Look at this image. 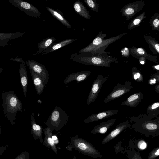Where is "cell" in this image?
<instances>
[{
  "label": "cell",
  "mask_w": 159,
  "mask_h": 159,
  "mask_svg": "<svg viewBox=\"0 0 159 159\" xmlns=\"http://www.w3.org/2000/svg\"><path fill=\"white\" fill-rule=\"evenodd\" d=\"M2 108L11 125L14 126L18 112H22V103L14 91H4L2 94Z\"/></svg>",
  "instance_id": "cell-1"
},
{
  "label": "cell",
  "mask_w": 159,
  "mask_h": 159,
  "mask_svg": "<svg viewBox=\"0 0 159 159\" xmlns=\"http://www.w3.org/2000/svg\"><path fill=\"white\" fill-rule=\"evenodd\" d=\"M72 61L80 64L105 67H110L111 63H118V59L110 55H86L74 53L70 56Z\"/></svg>",
  "instance_id": "cell-2"
},
{
  "label": "cell",
  "mask_w": 159,
  "mask_h": 159,
  "mask_svg": "<svg viewBox=\"0 0 159 159\" xmlns=\"http://www.w3.org/2000/svg\"><path fill=\"white\" fill-rule=\"evenodd\" d=\"M137 119H132L134 123L132 125L134 131L141 133L146 137L150 136L152 138L159 135V120L158 119H144L143 115H140Z\"/></svg>",
  "instance_id": "cell-3"
},
{
  "label": "cell",
  "mask_w": 159,
  "mask_h": 159,
  "mask_svg": "<svg viewBox=\"0 0 159 159\" xmlns=\"http://www.w3.org/2000/svg\"><path fill=\"white\" fill-rule=\"evenodd\" d=\"M69 118V116L61 108L56 106L45 124L52 131L54 130L57 131L66 125Z\"/></svg>",
  "instance_id": "cell-4"
},
{
  "label": "cell",
  "mask_w": 159,
  "mask_h": 159,
  "mask_svg": "<svg viewBox=\"0 0 159 159\" xmlns=\"http://www.w3.org/2000/svg\"><path fill=\"white\" fill-rule=\"evenodd\" d=\"M70 143L73 148L82 154L96 158L102 157V155L93 145L82 138L72 136Z\"/></svg>",
  "instance_id": "cell-5"
},
{
  "label": "cell",
  "mask_w": 159,
  "mask_h": 159,
  "mask_svg": "<svg viewBox=\"0 0 159 159\" xmlns=\"http://www.w3.org/2000/svg\"><path fill=\"white\" fill-rule=\"evenodd\" d=\"M128 33V32H125L116 36L111 37L107 39H104L102 43L82 54L94 55H110L111 54L110 52H106L105 51L106 48L111 43L119 39L123 36Z\"/></svg>",
  "instance_id": "cell-6"
},
{
  "label": "cell",
  "mask_w": 159,
  "mask_h": 159,
  "mask_svg": "<svg viewBox=\"0 0 159 159\" xmlns=\"http://www.w3.org/2000/svg\"><path fill=\"white\" fill-rule=\"evenodd\" d=\"M132 88L131 81H127L123 84L118 83L104 99L103 102L107 103L118 98L130 91Z\"/></svg>",
  "instance_id": "cell-7"
},
{
  "label": "cell",
  "mask_w": 159,
  "mask_h": 159,
  "mask_svg": "<svg viewBox=\"0 0 159 159\" xmlns=\"http://www.w3.org/2000/svg\"><path fill=\"white\" fill-rule=\"evenodd\" d=\"M145 4L144 0H139L126 4L120 10L122 16H125L127 20H130L142 10Z\"/></svg>",
  "instance_id": "cell-8"
},
{
  "label": "cell",
  "mask_w": 159,
  "mask_h": 159,
  "mask_svg": "<svg viewBox=\"0 0 159 159\" xmlns=\"http://www.w3.org/2000/svg\"><path fill=\"white\" fill-rule=\"evenodd\" d=\"M8 1L27 15L34 17L39 18L41 14L34 6L22 0H8Z\"/></svg>",
  "instance_id": "cell-9"
},
{
  "label": "cell",
  "mask_w": 159,
  "mask_h": 159,
  "mask_svg": "<svg viewBox=\"0 0 159 159\" xmlns=\"http://www.w3.org/2000/svg\"><path fill=\"white\" fill-rule=\"evenodd\" d=\"M109 77H103L102 75H98L93 82L86 103L89 105L94 102L100 91L103 84Z\"/></svg>",
  "instance_id": "cell-10"
},
{
  "label": "cell",
  "mask_w": 159,
  "mask_h": 159,
  "mask_svg": "<svg viewBox=\"0 0 159 159\" xmlns=\"http://www.w3.org/2000/svg\"><path fill=\"white\" fill-rule=\"evenodd\" d=\"M26 64L30 70L38 75L46 84L49 79V74L44 65L34 60H28Z\"/></svg>",
  "instance_id": "cell-11"
},
{
  "label": "cell",
  "mask_w": 159,
  "mask_h": 159,
  "mask_svg": "<svg viewBox=\"0 0 159 159\" xmlns=\"http://www.w3.org/2000/svg\"><path fill=\"white\" fill-rule=\"evenodd\" d=\"M129 49V55L138 60L140 57H143L146 60L157 63V57L156 56L148 54L145 49L143 48L132 47Z\"/></svg>",
  "instance_id": "cell-12"
},
{
  "label": "cell",
  "mask_w": 159,
  "mask_h": 159,
  "mask_svg": "<svg viewBox=\"0 0 159 159\" xmlns=\"http://www.w3.org/2000/svg\"><path fill=\"white\" fill-rule=\"evenodd\" d=\"M131 126L128 120L120 123L110 132L102 140L101 144L103 145L110 141L123 130Z\"/></svg>",
  "instance_id": "cell-13"
},
{
  "label": "cell",
  "mask_w": 159,
  "mask_h": 159,
  "mask_svg": "<svg viewBox=\"0 0 159 159\" xmlns=\"http://www.w3.org/2000/svg\"><path fill=\"white\" fill-rule=\"evenodd\" d=\"M119 112V110H109L93 114L84 120V123L87 124L108 118L113 115L117 114Z\"/></svg>",
  "instance_id": "cell-14"
},
{
  "label": "cell",
  "mask_w": 159,
  "mask_h": 159,
  "mask_svg": "<svg viewBox=\"0 0 159 159\" xmlns=\"http://www.w3.org/2000/svg\"><path fill=\"white\" fill-rule=\"evenodd\" d=\"M30 118L31 120V134L33 138L36 140H39L42 144L44 145L42 136L43 132L42 127L37 124L36 122L33 112L31 113Z\"/></svg>",
  "instance_id": "cell-15"
},
{
  "label": "cell",
  "mask_w": 159,
  "mask_h": 159,
  "mask_svg": "<svg viewBox=\"0 0 159 159\" xmlns=\"http://www.w3.org/2000/svg\"><path fill=\"white\" fill-rule=\"evenodd\" d=\"M91 74L89 71H83L70 74L66 77L64 80V84H66L71 81L75 80L77 83L81 82L89 77Z\"/></svg>",
  "instance_id": "cell-16"
},
{
  "label": "cell",
  "mask_w": 159,
  "mask_h": 159,
  "mask_svg": "<svg viewBox=\"0 0 159 159\" xmlns=\"http://www.w3.org/2000/svg\"><path fill=\"white\" fill-rule=\"evenodd\" d=\"M116 120V119L113 118L105 122L101 123L96 125L91 131V133L93 135L97 133L104 134L115 124Z\"/></svg>",
  "instance_id": "cell-17"
},
{
  "label": "cell",
  "mask_w": 159,
  "mask_h": 159,
  "mask_svg": "<svg viewBox=\"0 0 159 159\" xmlns=\"http://www.w3.org/2000/svg\"><path fill=\"white\" fill-rule=\"evenodd\" d=\"M43 130L45 135L43 140L44 145L48 148H50L56 154H57L58 152L56 145L52 138L53 135L52 131L49 128L47 127L45 128H43Z\"/></svg>",
  "instance_id": "cell-18"
},
{
  "label": "cell",
  "mask_w": 159,
  "mask_h": 159,
  "mask_svg": "<svg viewBox=\"0 0 159 159\" xmlns=\"http://www.w3.org/2000/svg\"><path fill=\"white\" fill-rule=\"evenodd\" d=\"M19 73L22 90L25 97L27 91L28 79L27 70L25 64L21 63L19 68Z\"/></svg>",
  "instance_id": "cell-19"
},
{
  "label": "cell",
  "mask_w": 159,
  "mask_h": 159,
  "mask_svg": "<svg viewBox=\"0 0 159 159\" xmlns=\"http://www.w3.org/2000/svg\"><path fill=\"white\" fill-rule=\"evenodd\" d=\"M25 34L24 32L2 33L0 32V47L7 45L9 40L20 37Z\"/></svg>",
  "instance_id": "cell-20"
},
{
  "label": "cell",
  "mask_w": 159,
  "mask_h": 159,
  "mask_svg": "<svg viewBox=\"0 0 159 159\" xmlns=\"http://www.w3.org/2000/svg\"><path fill=\"white\" fill-rule=\"evenodd\" d=\"M78 39H69L64 40L58 43H53L48 48L43 51L41 53L42 55L52 52L58 49L66 46Z\"/></svg>",
  "instance_id": "cell-21"
},
{
  "label": "cell",
  "mask_w": 159,
  "mask_h": 159,
  "mask_svg": "<svg viewBox=\"0 0 159 159\" xmlns=\"http://www.w3.org/2000/svg\"><path fill=\"white\" fill-rule=\"evenodd\" d=\"M143 97V93L141 92L136 93L130 96L121 104L134 107L137 106L142 102Z\"/></svg>",
  "instance_id": "cell-22"
},
{
  "label": "cell",
  "mask_w": 159,
  "mask_h": 159,
  "mask_svg": "<svg viewBox=\"0 0 159 159\" xmlns=\"http://www.w3.org/2000/svg\"><path fill=\"white\" fill-rule=\"evenodd\" d=\"M33 82L37 93L39 95L42 94L45 89L46 84L41 78L37 74L30 70Z\"/></svg>",
  "instance_id": "cell-23"
},
{
  "label": "cell",
  "mask_w": 159,
  "mask_h": 159,
  "mask_svg": "<svg viewBox=\"0 0 159 159\" xmlns=\"http://www.w3.org/2000/svg\"><path fill=\"white\" fill-rule=\"evenodd\" d=\"M46 8L54 18L59 21L64 26L68 28H71V25L64 17L63 13L61 11L57 9H54L49 7H46Z\"/></svg>",
  "instance_id": "cell-24"
},
{
  "label": "cell",
  "mask_w": 159,
  "mask_h": 159,
  "mask_svg": "<svg viewBox=\"0 0 159 159\" xmlns=\"http://www.w3.org/2000/svg\"><path fill=\"white\" fill-rule=\"evenodd\" d=\"M73 7L75 12L79 15L86 19L91 18L90 14L82 3L79 0L75 2Z\"/></svg>",
  "instance_id": "cell-25"
},
{
  "label": "cell",
  "mask_w": 159,
  "mask_h": 159,
  "mask_svg": "<svg viewBox=\"0 0 159 159\" xmlns=\"http://www.w3.org/2000/svg\"><path fill=\"white\" fill-rule=\"evenodd\" d=\"M55 37H48L37 44V50L33 55H36L41 52L48 48L56 39Z\"/></svg>",
  "instance_id": "cell-26"
},
{
  "label": "cell",
  "mask_w": 159,
  "mask_h": 159,
  "mask_svg": "<svg viewBox=\"0 0 159 159\" xmlns=\"http://www.w3.org/2000/svg\"><path fill=\"white\" fill-rule=\"evenodd\" d=\"M145 42L150 50L154 54H159V44L155 38L148 35H144Z\"/></svg>",
  "instance_id": "cell-27"
},
{
  "label": "cell",
  "mask_w": 159,
  "mask_h": 159,
  "mask_svg": "<svg viewBox=\"0 0 159 159\" xmlns=\"http://www.w3.org/2000/svg\"><path fill=\"white\" fill-rule=\"evenodd\" d=\"M146 17L145 12H143L139 14L130 21L127 26V28L131 30L139 26L141 22Z\"/></svg>",
  "instance_id": "cell-28"
},
{
  "label": "cell",
  "mask_w": 159,
  "mask_h": 159,
  "mask_svg": "<svg viewBox=\"0 0 159 159\" xmlns=\"http://www.w3.org/2000/svg\"><path fill=\"white\" fill-rule=\"evenodd\" d=\"M146 111L148 116L155 117L159 113V102L153 103L149 105Z\"/></svg>",
  "instance_id": "cell-29"
},
{
  "label": "cell",
  "mask_w": 159,
  "mask_h": 159,
  "mask_svg": "<svg viewBox=\"0 0 159 159\" xmlns=\"http://www.w3.org/2000/svg\"><path fill=\"white\" fill-rule=\"evenodd\" d=\"M149 23L152 30H159V15L158 12L155 13L151 18Z\"/></svg>",
  "instance_id": "cell-30"
},
{
  "label": "cell",
  "mask_w": 159,
  "mask_h": 159,
  "mask_svg": "<svg viewBox=\"0 0 159 159\" xmlns=\"http://www.w3.org/2000/svg\"><path fill=\"white\" fill-rule=\"evenodd\" d=\"M131 73L134 80L137 82H142L144 81L143 75L138 68L134 67L131 70Z\"/></svg>",
  "instance_id": "cell-31"
},
{
  "label": "cell",
  "mask_w": 159,
  "mask_h": 159,
  "mask_svg": "<svg viewBox=\"0 0 159 159\" xmlns=\"http://www.w3.org/2000/svg\"><path fill=\"white\" fill-rule=\"evenodd\" d=\"M84 2L88 7L93 11L98 12L99 11V5L95 0H84Z\"/></svg>",
  "instance_id": "cell-32"
},
{
  "label": "cell",
  "mask_w": 159,
  "mask_h": 159,
  "mask_svg": "<svg viewBox=\"0 0 159 159\" xmlns=\"http://www.w3.org/2000/svg\"><path fill=\"white\" fill-rule=\"evenodd\" d=\"M159 82V72L154 73L150 76V80H149V84L150 85H153Z\"/></svg>",
  "instance_id": "cell-33"
},
{
  "label": "cell",
  "mask_w": 159,
  "mask_h": 159,
  "mask_svg": "<svg viewBox=\"0 0 159 159\" xmlns=\"http://www.w3.org/2000/svg\"><path fill=\"white\" fill-rule=\"evenodd\" d=\"M159 155V147L154 148L149 154L148 159H155Z\"/></svg>",
  "instance_id": "cell-34"
},
{
  "label": "cell",
  "mask_w": 159,
  "mask_h": 159,
  "mask_svg": "<svg viewBox=\"0 0 159 159\" xmlns=\"http://www.w3.org/2000/svg\"><path fill=\"white\" fill-rule=\"evenodd\" d=\"M29 153L28 151L22 152L14 159H29Z\"/></svg>",
  "instance_id": "cell-35"
},
{
  "label": "cell",
  "mask_w": 159,
  "mask_h": 159,
  "mask_svg": "<svg viewBox=\"0 0 159 159\" xmlns=\"http://www.w3.org/2000/svg\"><path fill=\"white\" fill-rule=\"evenodd\" d=\"M137 146L139 150H144L147 147V143L144 140H140L138 142Z\"/></svg>",
  "instance_id": "cell-36"
},
{
  "label": "cell",
  "mask_w": 159,
  "mask_h": 159,
  "mask_svg": "<svg viewBox=\"0 0 159 159\" xmlns=\"http://www.w3.org/2000/svg\"><path fill=\"white\" fill-rule=\"evenodd\" d=\"M121 53L123 57H128L130 55L129 49L126 47L123 48L121 49Z\"/></svg>",
  "instance_id": "cell-37"
},
{
  "label": "cell",
  "mask_w": 159,
  "mask_h": 159,
  "mask_svg": "<svg viewBox=\"0 0 159 159\" xmlns=\"http://www.w3.org/2000/svg\"><path fill=\"white\" fill-rule=\"evenodd\" d=\"M133 155L131 159H142L140 154L139 151L136 152Z\"/></svg>",
  "instance_id": "cell-38"
},
{
  "label": "cell",
  "mask_w": 159,
  "mask_h": 159,
  "mask_svg": "<svg viewBox=\"0 0 159 159\" xmlns=\"http://www.w3.org/2000/svg\"><path fill=\"white\" fill-rule=\"evenodd\" d=\"M10 60L15 61L17 62H21V63L24 64H25V62L23 60V59L21 58H19L17 57L15 58H11L9 59Z\"/></svg>",
  "instance_id": "cell-39"
},
{
  "label": "cell",
  "mask_w": 159,
  "mask_h": 159,
  "mask_svg": "<svg viewBox=\"0 0 159 159\" xmlns=\"http://www.w3.org/2000/svg\"><path fill=\"white\" fill-rule=\"evenodd\" d=\"M8 147V145L0 147V156L2 155Z\"/></svg>",
  "instance_id": "cell-40"
},
{
  "label": "cell",
  "mask_w": 159,
  "mask_h": 159,
  "mask_svg": "<svg viewBox=\"0 0 159 159\" xmlns=\"http://www.w3.org/2000/svg\"><path fill=\"white\" fill-rule=\"evenodd\" d=\"M52 138L55 145L59 143L58 139L56 135H53Z\"/></svg>",
  "instance_id": "cell-41"
},
{
  "label": "cell",
  "mask_w": 159,
  "mask_h": 159,
  "mask_svg": "<svg viewBox=\"0 0 159 159\" xmlns=\"http://www.w3.org/2000/svg\"><path fill=\"white\" fill-rule=\"evenodd\" d=\"M139 62L142 65H144L145 64L146 61V59L143 57H140L139 59Z\"/></svg>",
  "instance_id": "cell-42"
},
{
  "label": "cell",
  "mask_w": 159,
  "mask_h": 159,
  "mask_svg": "<svg viewBox=\"0 0 159 159\" xmlns=\"http://www.w3.org/2000/svg\"><path fill=\"white\" fill-rule=\"evenodd\" d=\"M73 149L72 145L71 144L68 145L67 146L66 148V149L68 151L71 152Z\"/></svg>",
  "instance_id": "cell-43"
},
{
  "label": "cell",
  "mask_w": 159,
  "mask_h": 159,
  "mask_svg": "<svg viewBox=\"0 0 159 159\" xmlns=\"http://www.w3.org/2000/svg\"><path fill=\"white\" fill-rule=\"evenodd\" d=\"M152 67L154 69H155L156 70H159V65L158 64L155 65H153L152 66Z\"/></svg>",
  "instance_id": "cell-44"
},
{
  "label": "cell",
  "mask_w": 159,
  "mask_h": 159,
  "mask_svg": "<svg viewBox=\"0 0 159 159\" xmlns=\"http://www.w3.org/2000/svg\"><path fill=\"white\" fill-rule=\"evenodd\" d=\"M155 89L157 92V93H158L159 92V85L157 84L155 88Z\"/></svg>",
  "instance_id": "cell-45"
},
{
  "label": "cell",
  "mask_w": 159,
  "mask_h": 159,
  "mask_svg": "<svg viewBox=\"0 0 159 159\" xmlns=\"http://www.w3.org/2000/svg\"><path fill=\"white\" fill-rule=\"evenodd\" d=\"M3 68H0V75L1 74V73L2 72L3 70Z\"/></svg>",
  "instance_id": "cell-46"
},
{
  "label": "cell",
  "mask_w": 159,
  "mask_h": 159,
  "mask_svg": "<svg viewBox=\"0 0 159 159\" xmlns=\"http://www.w3.org/2000/svg\"><path fill=\"white\" fill-rule=\"evenodd\" d=\"M73 159H77V158L75 156H74V157H73Z\"/></svg>",
  "instance_id": "cell-47"
},
{
  "label": "cell",
  "mask_w": 159,
  "mask_h": 159,
  "mask_svg": "<svg viewBox=\"0 0 159 159\" xmlns=\"http://www.w3.org/2000/svg\"><path fill=\"white\" fill-rule=\"evenodd\" d=\"M1 127H0V136L1 135Z\"/></svg>",
  "instance_id": "cell-48"
}]
</instances>
